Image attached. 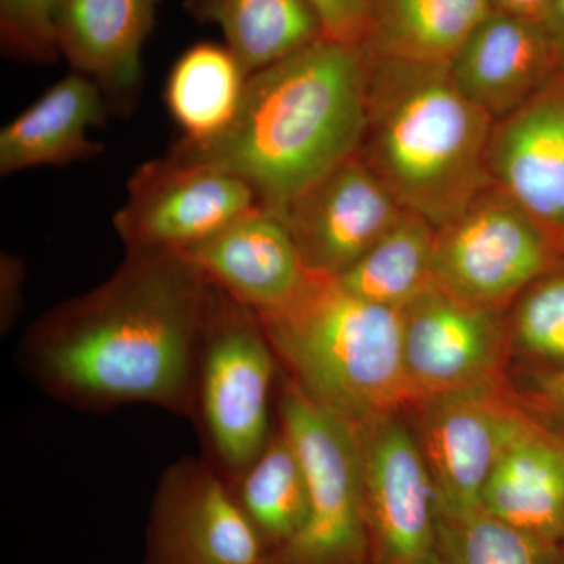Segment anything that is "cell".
Masks as SVG:
<instances>
[{
	"mask_svg": "<svg viewBox=\"0 0 564 564\" xmlns=\"http://www.w3.org/2000/svg\"><path fill=\"white\" fill-rule=\"evenodd\" d=\"M215 288L177 252H128L109 280L43 315L25 334V373L85 411L150 403L196 410Z\"/></svg>",
	"mask_w": 564,
	"mask_h": 564,
	"instance_id": "cell-1",
	"label": "cell"
},
{
	"mask_svg": "<svg viewBox=\"0 0 564 564\" xmlns=\"http://www.w3.org/2000/svg\"><path fill=\"white\" fill-rule=\"evenodd\" d=\"M366 46L321 39L248 77L228 131L172 154L247 182L267 209L284 210L355 158L369 124Z\"/></svg>",
	"mask_w": 564,
	"mask_h": 564,
	"instance_id": "cell-2",
	"label": "cell"
},
{
	"mask_svg": "<svg viewBox=\"0 0 564 564\" xmlns=\"http://www.w3.org/2000/svg\"><path fill=\"white\" fill-rule=\"evenodd\" d=\"M258 318L293 383L355 429L410 404L402 310L314 272L295 299Z\"/></svg>",
	"mask_w": 564,
	"mask_h": 564,
	"instance_id": "cell-3",
	"label": "cell"
},
{
	"mask_svg": "<svg viewBox=\"0 0 564 564\" xmlns=\"http://www.w3.org/2000/svg\"><path fill=\"white\" fill-rule=\"evenodd\" d=\"M406 66L410 79L380 113L378 174L408 210L444 228L475 202L489 115L456 87L448 66Z\"/></svg>",
	"mask_w": 564,
	"mask_h": 564,
	"instance_id": "cell-4",
	"label": "cell"
},
{
	"mask_svg": "<svg viewBox=\"0 0 564 564\" xmlns=\"http://www.w3.org/2000/svg\"><path fill=\"white\" fill-rule=\"evenodd\" d=\"M280 429L302 463L310 510L302 532L267 564H367L358 430L292 380L282 391Z\"/></svg>",
	"mask_w": 564,
	"mask_h": 564,
	"instance_id": "cell-5",
	"label": "cell"
},
{
	"mask_svg": "<svg viewBox=\"0 0 564 564\" xmlns=\"http://www.w3.org/2000/svg\"><path fill=\"white\" fill-rule=\"evenodd\" d=\"M276 361L258 315L215 288L195 414L212 452L232 477L250 467L272 437L270 399Z\"/></svg>",
	"mask_w": 564,
	"mask_h": 564,
	"instance_id": "cell-6",
	"label": "cell"
},
{
	"mask_svg": "<svg viewBox=\"0 0 564 564\" xmlns=\"http://www.w3.org/2000/svg\"><path fill=\"white\" fill-rule=\"evenodd\" d=\"M261 206L240 177L170 152L133 172L113 226L128 252L184 254Z\"/></svg>",
	"mask_w": 564,
	"mask_h": 564,
	"instance_id": "cell-7",
	"label": "cell"
},
{
	"mask_svg": "<svg viewBox=\"0 0 564 564\" xmlns=\"http://www.w3.org/2000/svg\"><path fill=\"white\" fill-rule=\"evenodd\" d=\"M415 440L436 491L437 519H455L481 508L494 466L530 421L502 383L434 397L413 406Z\"/></svg>",
	"mask_w": 564,
	"mask_h": 564,
	"instance_id": "cell-8",
	"label": "cell"
},
{
	"mask_svg": "<svg viewBox=\"0 0 564 564\" xmlns=\"http://www.w3.org/2000/svg\"><path fill=\"white\" fill-rule=\"evenodd\" d=\"M356 430L367 564H443L436 491L414 434L397 414Z\"/></svg>",
	"mask_w": 564,
	"mask_h": 564,
	"instance_id": "cell-9",
	"label": "cell"
},
{
	"mask_svg": "<svg viewBox=\"0 0 564 564\" xmlns=\"http://www.w3.org/2000/svg\"><path fill=\"white\" fill-rule=\"evenodd\" d=\"M402 313L408 408L445 393L502 383L510 337L497 310L436 281Z\"/></svg>",
	"mask_w": 564,
	"mask_h": 564,
	"instance_id": "cell-10",
	"label": "cell"
},
{
	"mask_svg": "<svg viewBox=\"0 0 564 564\" xmlns=\"http://www.w3.org/2000/svg\"><path fill=\"white\" fill-rule=\"evenodd\" d=\"M144 564H267V551L231 486L209 464L184 458L159 480Z\"/></svg>",
	"mask_w": 564,
	"mask_h": 564,
	"instance_id": "cell-11",
	"label": "cell"
},
{
	"mask_svg": "<svg viewBox=\"0 0 564 564\" xmlns=\"http://www.w3.org/2000/svg\"><path fill=\"white\" fill-rule=\"evenodd\" d=\"M534 221L507 195L474 202L437 234V282L497 310L543 273L551 259Z\"/></svg>",
	"mask_w": 564,
	"mask_h": 564,
	"instance_id": "cell-12",
	"label": "cell"
},
{
	"mask_svg": "<svg viewBox=\"0 0 564 564\" xmlns=\"http://www.w3.org/2000/svg\"><path fill=\"white\" fill-rule=\"evenodd\" d=\"M380 174L351 158L280 212L314 272L340 276L404 212Z\"/></svg>",
	"mask_w": 564,
	"mask_h": 564,
	"instance_id": "cell-13",
	"label": "cell"
},
{
	"mask_svg": "<svg viewBox=\"0 0 564 564\" xmlns=\"http://www.w3.org/2000/svg\"><path fill=\"white\" fill-rule=\"evenodd\" d=\"M182 256L214 288L258 315L291 302L314 273L281 215L263 206Z\"/></svg>",
	"mask_w": 564,
	"mask_h": 564,
	"instance_id": "cell-14",
	"label": "cell"
},
{
	"mask_svg": "<svg viewBox=\"0 0 564 564\" xmlns=\"http://www.w3.org/2000/svg\"><path fill=\"white\" fill-rule=\"evenodd\" d=\"M161 0H61L54 14L58 54L90 77L111 111H131L143 87L141 52Z\"/></svg>",
	"mask_w": 564,
	"mask_h": 564,
	"instance_id": "cell-15",
	"label": "cell"
},
{
	"mask_svg": "<svg viewBox=\"0 0 564 564\" xmlns=\"http://www.w3.org/2000/svg\"><path fill=\"white\" fill-rule=\"evenodd\" d=\"M564 44L543 22L492 11L448 65L452 80L481 110L513 111Z\"/></svg>",
	"mask_w": 564,
	"mask_h": 564,
	"instance_id": "cell-16",
	"label": "cell"
},
{
	"mask_svg": "<svg viewBox=\"0 0 564 564\" xmlns=\"http://www.w3.org/2000/svg\"><path fill=\"white\" fill-rule=\"evenodd\" d=\"M111 109L96 82L70 70L0 132V173L88 161L104 151L88 139Z\"/></svg>",
	"mask_w": 564,
	"mask_h": 564,
	"instance_id": "cell-17",
	"label": "cell"
},
{
	"mask_svg": "<svg viewBox=\"0 0 564 564\" xmlns=\"http://www.w3.org/2000/svg\"><path fill=\"white\" fill-rule=\"evenodd\" d=\"M500 521L556 545L564 538V440L530 421L505 447L481 494Z\"/></svg>",
	"mask_w": 564,
	"mask_h": 564,
	"instance_id": "cell-18",
	"label": "cell"
},
{
	"mask_svg": "<svg viewBox=\"0 0 564 564\" xmlns=\"http://www.w3.org/2000/svg\"><path fill=\"white\" fill-rule=\"evenodd\" d=\"M489 161L505 195L536 221L564 225V101L538 99L511 113Z\"/></svg>",
	"mask_w": 564,
	"mask_h": 564,
	"instance_id": "cell-19",
	"label": "cell"
},
{
	"mask_svg": "<svg viewBox=\"0 0 564 564\" xmlns=\"http://www.w3.org/2000/svg\"><path fill=\"white\" fill-rule=\"evenodd\" d=\"M250 74L226 44H193L166 77V109L181 129L180 143L203 147L228 131L242 106Z\"/></svg>",
	"mask_w": 564,
	"mask_h": 564,
	"instance_id": "cell-20",
	"label": "cell"
},
{
	"mask_svg": "<svg viewBox=\"0 0 564 564\" xmlns=\"http://www.w3.org/2000/svg\"><path fill=\"white\" fill-rule=\"evenodd\" d=\"M491 13L489 0H377L366 47L386 61L448 66Z\"/></svg>",
	"mask_w": 564,
	"mask_h": 564,
	"instance_id": "cell-21",
	"label": "cell"
},
{
	"mask_svg": "<svg viewBox=\"0 0 564 564\" xmlns=\"http://www.w3.org/2000/svg\"><path fill=\"white\" fill-rule=\"evenodd\" d=\"M185 9L220 29L250 76L322 39L306 0H187Z\"/></svg>",
	"mask_w": 564,
	"mask_h": 564,
	"instance_id": "cell-22",
	"label": "cell"
},
{
	"mask_svg": "<svg viewBox=\"0 0 564 564\" xmlns=\"http://www.w3.org/2000/svg\"><path fill=\"white\" fill-rule=\"evenodd\" d=\"M436 243L432 223L406 210L337 280L348 292L367 302L404 310L437 281Z\"/></svg>",
	"mask_w": 564,
	"mask_h": 564,
	"instance_id": "cell-23",
	"label": "cell"
},
{
	"mask_svg": "<svg viewBox=\"0 0 564 564\" xmlns=\"http://www.w3.org/2000/svg\"><path fill=\"white\" fill-rule=\"evenodd\" d=\"M232 491L261 538L267 560L302 532L310 510L306 480L302 463L281 429L237 477Z\"/></svg>",
	"mask_w": 564,
	"mask_h": 564,
	"instance_id": "cell-24",
	"label": "cell"
},
{
	"mask_svg": "<svg viewBox=\"0 0 564 564\" xmlns=\"http://www.w3.org/2000/svg\"><path fill=\"white\" fill-rule=\"evenodd\" d=\"M437 522L443 564H556V545L500 521L484 507Z\"/></svg>",
	"mask_w": 564,
	"mask_h": 564,
	"instance_id": "cell-25",
	"label": "cell"
},
{
	"mask_svg": "<svg viewBox=\"0 0 564 564\" xmlns=\"http://www.w3.org/2000/svg\"><path fill=\"white\" fill-rule=\"evenodd\" d=\"M514 337L538 358L564 362V276L540 282L527 292L516 311Z\"/></svg>",
	"mask_w": 564,
	"mask_h": 564,
	"instance_id": "cell-26",
	"label": "cell"
},
{
	"mask_svg": "<svg viewBox=\"0 0 564 564\" xmlns=\"http://www.w3.org/2000/svg\"><path fill=\"white\" fill-rule=\"evenodd\" d=\"M61 0H0V40L10 57L51 63L61 57L54 14Z\"/></svg>",
	"mask_w": 564,
	"mask_h": 564,
	"instance_id": "cell-27",
	"label": "cell"
},
{
	"mask_svg": "<svg viewBox=\"0 0 564 564\" xmlns=\"http://www.w3.org/2000/svg\"><path fill=\"white\" fill-rule=\"evenodd\" d=\"M377 0H306L321 24L322 39L366 46Z\"/></svg>",
	"mask_w": 564,
	"mask_h": 564,
	"instance_id": "cell-28",
	"label": "cell"
},
{
	"mask_svg": "<svg viewBox=\"0 0 564 564\" xmlns=\"http://www.w3.org/2000/svg\"><path fill=\"white\" fill-rule=\"evenodd\" d=\"M22 281H24V267L14 256L2 254L0 263V326L2 333L13 328L14 321L21 311Z\"/></svg>",
	"mask_w": 564,
	"mask_h": 564,
	"instance_id": "cell-29",
	"label": "cell"
},
{
	"mask_svg": "<svg viewBox=\"0 0 564 564\" xmlns=\"http://www.w3.org/2000/svg\"><path fill=\"white\" fill-rule=\"evenodd\" d=\"M492 11L534 22H545L554 0H489Z\"/></svg>",
	"mask_w": 564,
	"mask_h": 564,
	"instance_id": "cell-30",
	"label": "cell"
},
{
	"mask_svg": "<svg viewBox=\"0 0 564 564\" xmlns=\"http://www.w3.org/2000/svg\"><path fill=\"white\" fill-rule=\"evenodd\" d=\"M538 397L564 413V367L534 375Z\"/></svg>",
	"mask_w": 564,
	"mask_h": 564,
	"instance_id": "cell-31",
	"label": "cell"
},
{
	"mask_svg": "<svg viewBox=\"0 0 564 564\" xmlns=\"http://www.w3.org/2000/svg\"><path fill=\"white\" fill-rule=\"evenodd\" d=\"M544 24L552 32V35L564 44V0H554Z\"/></svg>",
	"mask_w": 564,
	"mask_h": 564,
	"instance_id": "cell-32",
	"label": "cell"
},
{
	"mask_svg": "<svg viewBox=\"0 0 564 564\" xmlns=\"http://www.w3.org/2000/svg\"><path fill=\"white\" fill-rule=\"evenodd\" d=\"M556 564H564V538L558 544V554H556Z\"/></svg>",
	"mask_w": 564,
	"mask_h": 564,
	"instance_id": "cell-33",
	"label": "cell"
}]
</instances>
